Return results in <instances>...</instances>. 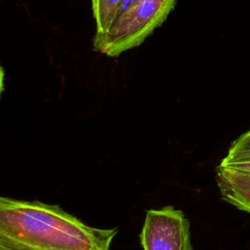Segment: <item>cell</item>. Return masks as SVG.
Listing matches in <instances>:
<instances>
[{"instance_id":"obj_8","label":"cell","mask_w":250,"mask_h":250,"mask_svg":"<svg viewBox=\"0 0 250 250\" xmlns=\"http://www.w3.org/2000/svg\"><path fill=\"white\" fill-rule=\"evenodd\" d=\"M220 165V164H219ZM222 166V165H220ZM224 167V166H222ZM225 169H227L232 176H234L235 178H237L238 180L244 182L245 184L250 186V171H243V170H236V169H232V168H228V167H224Z\"/></svg>"},{"instance_id":"obj_4","label":"cell","mask_w":250,"mask_h":250,"mask_svg":"<svg viewBox=\"0 0 250 250\" xmlns=\"http://www.w3.org/2000/svg\"><path fill=\"white\" fill-rule=\"evenodd\" d=\"M216 181L222 198L241 211L250 213V186L232 176L227 169L218 165Z\"/></svg>"},{"instance_id":"obj_5","label":"cell","mask_w":250,"mask_h":250,"mask_svg":"<svg viewBox=\"0 0 250 250\" xmlns=\"http://www.w3.org/2000/svg\"><path fill=\"white\" fill-rule=\"evenodd\" d=\"M121 0H92L96 35L105 34L115 22Z\"/></svg>"},{"instance_id":"obj_1","label":"cell","mask_w":250,"mask_h":250,"mask_svg":"<svg viewBox=\"0 0 250 250\" xmlns=\"http://www.w3.org/2000/svg\"><path fill=\"white\" fill-rule=\"evenodd\" d=\"M117 232L91 227L56 204L0 198V250H110Z\"/></svg>"},{"instance_id":"obj_2","label":"cell","mask_w":250,"mask_h":250,"mask_svg":"<svg viewBox=\"0 0 250 250\" xmlns=\"http://www.w3.org/2000/svg\"><path fill=\"white\" fill-rule=\"evenodd\" d=\"M176 2L177 0H141L105 34H95L94 49L108 57H117L141 45L165 21Z\"/></svg>"},{"instance_id":"obj_9","label":"cell","mask_w":250,"mask_h":250,"mask_svg":"<svg viewBox=\"0 0 250 250\" xmlns=\"http://www.w3.org/2000/svg\"><path fill=\"white\" fill-rule=\"evenodd\" d=\"M141 0H121V4H120V8H119V11L117 13V17H116V20H115V22L127 12L129 11L132 7H134L137 3H139ZM114 22V23H115ZM113 23V24H114Z\"/></svg>"},{"instance_id":"obj_3","label":"cell","mask_w":250,"mask_h":250,"mask_svg":"<svg viewBox=\"0 0 250 250\" xmlns=\"http://www.w3.org/2000/svg\"><path fill=\"white\" fill-rule=\"evenodd\" d=\"M140 239L144 250H193L189 222L173 206L146 211Z\"/></svg>"},{"instance_id":"obj_7","label":"cell","mask_w":250,"mask_h":250,"mask_svg":"<svg viewBox=\"0 0 250 250\" xmlns=\"http://www.w3.org/2000/svg\"><path fill=\"white\" fill-rule=\"evenodd\" d=\"M250 150V129L238 137L230 146L229 151L239 152Z\"/></svg>"},{"instance_id":"obj_6","label":"cell","mask_w":250,"mask_h":250,"mask_svg":"<svg viewBox=\"0 0 250 250\" xmlns=\"http://www.w3.org/2000/svg\"><path fill=\"white\" fill-rule=\"evenodd\" d=\"M220 165L236 170L250 171V150L239 152L228 151Z\"/></svg>"}]
</instances>
